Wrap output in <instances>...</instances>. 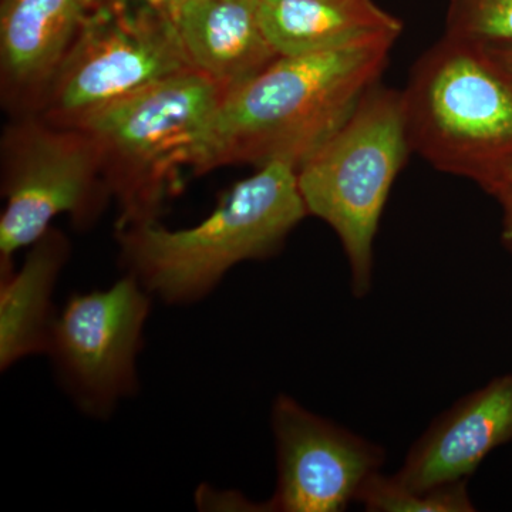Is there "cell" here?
<instances>
[{
	"label": "cell",
	"mask_w": 512,
	"mask_h": 512,
	"mask_svg": "<svg viewBox=\"0 0 512 512\" xmlns=\"http://www.w3.org/2000/svg\"><path fill=\"white\" fill-rule=\"evenodd\" d=\"M396 40L383 36L328 52L279 56L222 100L192 173L274 161L298 170L379 83Z\"/></svg>",
	"instance_id": "obj_1"
},
{
	"label": "cell",
	"mask_w": 512,
	"mask_h": 512,
	"mask_svg": "<svg viewBox=\"0 0 512 512\" xmlns=\"http://www.w3.org/2000/svg\"><path fill=\"white\" fill-rule=\"evenodd\" d=\"M308 215L298 170L274 161L235 184L194 227L173 231L153 221L117 228L121 265L153 298L191 305L207 298L235 265L278 254Z\"/></svg>",
	"instance_id": "obj_2"
},
{
	"label": "cell",
	"mask_w": 512,
	"mask_h": 512,
	"mask_svg": "<svg viewBox=\"0 0 512 512\" xmlns=\"http://www.w3.org/2000/svg\"><path fill=\"white\" fill-rule=\"evenodd\" d=\"M225 93L195 69L174 74L94 111L74 126L101 150L103 174L119 207L117 228L157 221L194 168Z\"/></svg>",
	"instance_id": "obj_3"
},
{
	"label": "cell",
	"mask_w": 512,
	"mask_h": 512,
	"mask_svg": "<svg viewBox=\"0 0 512 512\" xmlns=\"http://www.w3.org/2000/svg\"><path fill=\"white\" fill-rule=\"evenodd\" d=\"M413 153L487 190L512 170V83L483 47L444 35L403 90Z\"/></svg>",
	"instance_id": "obj_4"
},
{
	"label": "cell",
	"mask_w": 512,
	"mask_h": 512,
	"mask_svg": "<svg viewBox=\"0 0 512 512\" xmlns=\"http://www.w3.org/2000/svg\"><path fill=\"white\" fill-rule=\"evenodd\" d=\"M412 153L403 93L377 83L298 168L306 210L330 225L342 242L356 298L372 291L380 218Z\"/></svg>",
	"instance_id": "obj_5"
},
{
	"label": "cell",
	"mask_w": 512,
	"mask_h": 512,
	"mask_svg": "<svg viewBox=\"0 0 512 512\" xmlns=\"http://www.w3.org/2000/svg\"><path fill=\"white\" fill-rule=\"evenodd\" d=\"M0 264L32 247L59 215L90 227L111 194L96 138L77 126H60L39 114L12 117L2 138Z\"/></svg>",
	"instance_id": "obj_6"
},
{
	"label": "cell",
	"mask_w": 512,
	"mask_h": 512,
	"mask_svg": "<svg viewBox=\"0 0 512 512\" xmlns=\"http://www.w3.org/2000/svg\"><path fill=\"white\" fill-rule=\"evenodd\" d=\"M194 69L177 22L101 5L84 26L43 97L39 114L60 126L138 90Z\"/></svg>",
	"instance_id": "obj_7"
},
{
	"label": "cell",
	"mask_w": 512,
	"mask_h": 512,
	"mask_svg": "<svg viewBox=\"0 0 512 512\" xmlns=\"http://www.w3.org/2000/svg\"><path fill=\"white\" fill-rule=\"evenodd\" d=\"M133 275L110 288L72 293L57 312L49 349L57 379L80 412L106 419L138 390L137 357L151 311Z\"/></svg>",
	"instance_id": "obj_8"
},
{
	"label": "cell",
	"mask_w": 512,
	"mask_h": 512,
	"mask_svg": "<svg viewBox=\"0 0 512 512\" xmlns=\"http://www.w3.org/2000/svg\"><path fill=\"white\" fill-rule=\"evenodd\" d=\"M271 426L278 481L269 511H345L383 466L382 447L309 412L288 394H278L272 404Z\"/></svg>",
	"instance_id": "obj_9"
},
{
	"label": "cell",
	"mask_w": 512,
	"mask_h": 512,
	"mask_svg": "<svg viewBox=\"0 0 512 512\" xmlns=\"http://www.w3.org/2000/svg\"><path fill=\"white\" fill-rule=\"evenodd\" d=\"M100 0H3L0 93L13 117L39 110L43 97Z\"/></svg>",
	"instance_id": "obj_10"
},
{
	"label": "cell",
	"mask_w": 512,
	"mask_h": 512,
	"mask_svg": "<svg viewBox=\"0 0 512 512\" xmlns=\"http://www.w3.org/2000/svg\"><path fill=\"white\" fill-rule=\"evenodd\" d=\"M511 440L512 375H505L437 417L390 477L412 491L467 480L491 451Z\"/></svg>",
	"instance_id": "obj_11"
},
{
	"label": "cell",
	"mask_w": 512,
	"mask_h": 512,
	"mask_svg": "<svg viewBox=\"0 0 512 512\" xmlns=\"http://www.w3.org/2000/svg\"><path fill=\"white\" fill-rule=\"evenodd\" d=\"M191 66L225 96L278 59L259 18V0H187L177 20Z\"/></svg>",
	"instance_id": "obj_12"
},
{
	"label": "cell",
	"mask_w": 512,
	"mask_h": 512,
	"mask_svg": "<svg viewBox=\"0 0 512 512\" xmlns=\"http://www.w3.org/2000/svg\"><path fill=\"white\" fill-rule=\"evenodd\" d=\"M18 271L0 264V370L25 357L46 355L57 312L53 293L70 255L69 239L50 228Z\"/></svg>",
	"instance_id": "obj_13"
},
{
	"label": "cell",
	"mask_w": 512,
	"mask_h": 512,
	"mask_svg": "<svg viewBox=\"0 0 512 512\" xmlns=\"http://www.w3.org/2000/svg\"><path fill=\"white\" fill-rule=\"evenodd\" d=\"M259 18L279 56L328 52L403 30L373 0H259Z\"/></svg>",
	"instance_id": "obj_14"
},
{
	"label": "cell",
	"mask_w": 512,
	"mask_h": 512,
	"mask_svg": "<svg viewBox=\"0 0 512 512\" xmlns=\"http://www.w3.org/2000/svg\"><path fill=\"white\" fill-rule=\"evenodd\" d=\"M365 510L372 512H471L476 507L467 491V480L456 481L429 491L400 487L392 477L376 473L357 495Z\"/></svg>",
	"instance_id": "obj_15"
},
{
	"label": "cell",
	"mask_w": 512,
	"mask_h": 512,
	"mask_svg": "<svg viewBox=\"0 0 512 512\" xmlns=\"http://www.w3.org/2000/svg\"><path fill=\"white\" fill-rule=\"evenodd\" d=\"M446 35L478 45L512 43V0H450Z\"/></svg>",
	"instance_id": "obj_16"
},
{
	"label": "cell",
	"mask_w": 512,
	"mask_h": 512,
	"mask_svg": "<svg viewBox=\"0 0 512 512\" xmlns=\"http://www.w3.org/2000/svg\"><path fill=\"white\" fill-rule=\"evenodd\" d=\"M114 12L147 15L177 22L187 0H100Z\"/></svg>",
	"instance_id": "obj_17"
},
{
	"label": "cell",
	"mask_w": 512,
	"mask_h": 512,
	"mask_svg": "<svg viewBox=\"0 0 512 512\" xmlns=\"http://www.w3.org/2000/svg\"><path fill=\"white\" fill-rule=\"evenodd\" d=\"M485 192L500 204L501 211H503L501 239H503L505 248L512 254V170L494 181Z\"/></svg>",
	"instance_id": "obj_18"
},
{
	"label": "cell",
	"mask_w": 512,
	"mask_h": 512,
	"mask_svg": "<svg viewBox=\"0 0 512 512\" xmlns=\"http://www.w3.org/2000/svg\"><path fill=\"white\" fill-rule=\"evenodd\" d=\"M491 63L512 83V43L481 45Z\"/></svg>",
	"instance_id": "obj_19"
}]
</instances>
